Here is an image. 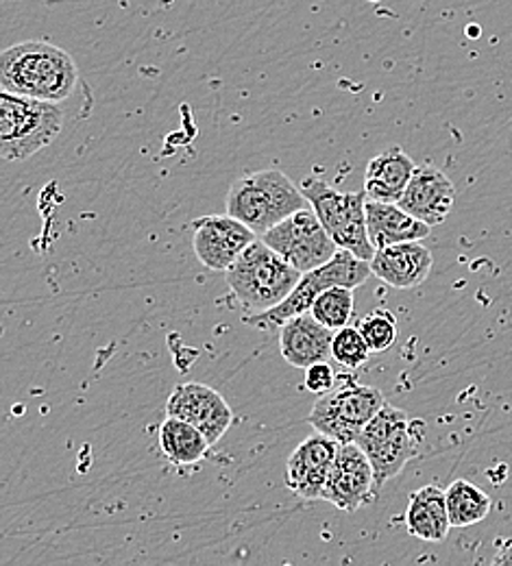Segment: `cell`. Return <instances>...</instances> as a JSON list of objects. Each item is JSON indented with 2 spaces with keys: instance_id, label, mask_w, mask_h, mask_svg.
Wrapping results in <instances>:
<instances>
[{
  "instance_id": "obj_1",
  "label": "cell",
  "mask_w": 512,
  "mask_h": 566,
  "mask_svg": "<svg viewBox=\"0 0 512 566\" xmlns=\"http://www.w3.org/2000/svg\"><path fill=\"white\" fill-rule=\"evenodd\" d=\"M79 72L73 57L49 42H20L0 53V87L49 103L73 94Z\"/></svg>"
},
{
  "instance_id": "obj_2",
  "label": "cell",
  "mask_w": 512,
  "mask_h": 566,
  "mask_svg": "<svg viewBox=\"0 0 512 566\" xmlns=\"http://www.w3.org/2000/svg\"><path fill=\"white\" fill-rule=\"evenodd\" d=\"M224 206L227 213L244 222L255 235H262L310 203L289 175L271 168L238 177L227 192Z\"/></svg>"
},
{
  "instance_id": "obj_3",
  "label": "cell",
  "mask_w": 512,
  "mask_h": 566,
  "mask_svg": "<svg viewBox=\"0 0 512 566\" xmlns=\"http://www.w3.org/2000/svg\"><path fill=\"white\" fill-rule=\"evenodd\" d=\"M224 273L231 294L251 314L280 305L303 275L262 238H255Z\"/></svg>"
},
{
  "instance_id": "obj_4",
  "label": "cell",
  "mask_w": 512,
  "mask_h": 566,
  "mask_svg": "<svg viewBox=\"0 0 512 566\" xmlns=\"http://www.w3.org/2000/svg\"><path fill=\"white\" fill-rule=\"evenodd\" d=\"M424 440L426 423L421 419H410L404 410L384 403L363 427L356 444L365 451L373 467L375 486L382 489L419 455Z\"/></svg>"
},
{
  "instance_id": "obj_5",
  "label": "cell",
  "mask_w": 512,
  "mask_h": 566,
  "mask_svg": "<svg viewBox=\"0 0 512 566\" xmlns=\"http://www.w3.org/2000/svg\"><path fill=\"white\" fill-rule=\"evenodd\" d=\"M64 127L58 103L29 98L0 87V159L22 161L46 148Z\"/></svg>"
},
{
  "instance_id": "obj_6",
  "label": "cell",
  "mask_w": 512,
  "mask_h": 566,
  "mask_svg": "<svg viewBox=\"0 0 512 566\" xmlns=\"http://www.w3.org/2000/svg\"><path fill=\"white\" fill-rule=\"evenodd\" d=\"M370 275H373L370 262L356 258L352 251L338 249L330 262H325L323 266H318L314 271L303 273L301 280L294 285L293 292L280 305H275L267 312H260V314H249L244 318V323L249 327L264 329V332L280 329L289 318H293L296 314H303V312H310L316 296L321 292H325L327 287H334V285L358 287L366 283Z\"/></svg>"
},
{
  "instance_id": "obj_7",
  "label": "cell",
  "mask_w": 512,
  "mask_h": 566,
  "mask_svg": "<svg viewBox=\"0 0 512 566\" xmlns=\"http://www.w3.org/2000/svg\"><path fill=\"white\" fill-rule=\"evenodd\" d=\"M299 188L336 247L370 262L375 247L370 244L366 231L365 190L338 192L327 181L316 177H305Z\"/></svg>"
},
{
  "instance_id": "obj_8",
  "label": "cell",
  "mask_w": 512,
  "mask_h": 566,
  "mask_svg": "<svg viewBox=\"0 0 512 566\" xmlns=\"http://www.w3.org/2000/svg\"><path fill=\"white\" fill-rule=\"evenodd\" d=\"M384 403L379 388L363 386L352 375H345L336 377L334 388L316 399L307 421L316 431L338 442H356L363 427Z\"/></svg>"
},
{
  "instance_id": "obj_9",
  "label": "cell",
  "mask_w": 512,
  "mask_h": 566,
  "mask_svg": "<svg viewBox=\"0 0 512 566\" xmlns=\"http://www.w3.org/2000/svg\"><path fill=\"white\" fill-rule=\"evenodd\" d=\"M260 238L299 273H307L323 266L338 251L336 242L330 238V233L325 231L318 216L310 206L291 213Z\"/></svg>"
},
{
  "instance_id": "obj_10",
  "label": "cell",
  "mask_w": 512,
  "mask_h": 566,
  "mask_svg": "<svg viewBox=\"0 0 512 566\" xmlns=\"http://www.w3.org/2000/svg\"><path fill=\"white\" fill-rule=\"evenodd\" d=\"M377 495L375 473L356 442H341L321 499L341 512H356Z\"/></svg>"
},
{
  "instance_id": "obj_11",
  "label": "cell",
  "mask_w": 512,
  "mask_h": 566,
  "mask_svg": "<svg viewBox=\"0 0 512 566\" xmlns=\"http://www.w3.org/2000/svg\"><path fill=\"white\" fill-rule=\"evenodd\" d=\"M258 235L231 213L203 216L192 222L195 255L208 271H227Z\"/></svg>"
},
{
  "instance_id": "obj_12",
  "label": "cell",
  "mask_w": 512,
  "mask_h": 566,
  "mask_svg": "<svg viewBox=\"0 0 512 566\" xmlns=\"http://www.w3.org/2000/svg\"><path fill=\"white\" fill-rule=\"evenodd\" d=\"M166 415L195 424L210 444H217L231 427V408L219 390L197 381L181 384L170 392Z\"/></svg>"
},
{
  "instance_id": "obj_13",
  "label": "cell",
  "mask_w": 512,
  "mask_h": 566,
  "mask_svg": "<svg viewBox=\"0 0 512 566\" xmlns=\"http://www.w3.org/2000/svg\"><path fill=\"white\" fill-rule=\"evenodd\" d=\"M341 442L316 431L296 444L286 462V486L305 501L323 495Z\"/></svg>"
},
{
  "instance_id": "obj_14",
  "label": "cell",
  "mask_w": 512,
  "mask_h": 566,
  "mask_svg": "<svg viewBox=\"0 0 512 566\" xmlns=\"http://www.w3.org/2000/svg\"><path fill=\"white\" fill-rule=\"evenodd\" d=\"M456 201V188L451 179L432 164L415 166L412 177L397 201L401 210L417 220L437 227L447 220Z\"/></svg>"
},
{
  "instance_id": "obj_15",
  "label": "cell",
  "mask_w": 512,
  "mask_h": 566,
  "mask_svg": "<svg viewBox=\"0 0 512 566\" xmlns=\"http://www.w3.org/2000/svg\"><path fill=\"white\" fill-rule=\"evenodd\" d=\"M432 266L435 258L421 240L377 249L370 260V273L379 282L397 290H412L421 285L430 277Z\"/></svg>"
},
{
  "instance_id": "obj_16",
  "label": "cell",
  "mask_w": 512,
  "mask_h": 566,
  "mask_svg": "<svg viewBox=\"0 0 512 566\" xmlns=\"http://www.w3.org/2000/svg\"><path fill=\"white\" fill-rule=\"evenodd\" d=\"M334 329L318 323L310 312L296 314L280 327V352L294 368H307L332 357Z\"/></svg>"
},
{
  "instance_id": "obj_17",
  "label": "cell",
  "mask_w": 512,
  "mask_h": 566,
  "mask_svg": "<svg viewBox=\"0 0 512 566\" xmlns=\"http://www.w3.org/2000/svg\"><path fill=\"white\" fill-rule=\"evenodd\" d=\"M415 161L399 146H388L366 164L365 195L370 201L397 203L412 177Z\"/></svg>"
},
{
  "instance_id": "obj_18",
  "label": "cell",
  "mask_w": 512,
  "mask_h": 566,
  "mask_svg": "<svg viewBox=\"0 0 512 566\" xmlns=\"http://www.w3.org/2000/svg\"><path fill=\"white\" fill-rule=\"evenodd\" d=\"M365 212L368 240L375 247V251L399 242L424 240L432 231L430 224L401 210L399 203H382L366 199Z\"/></svg>"
},
{
  "instance_id": "obj_19",
  "label": "cell",
  "mask_w": 512,
  "mask_h": 566,
  "mask_svg": "<svg viewBox=\"0 0 512 566\" xmlns=\"http://www.w3.org/2000/svg\"><path fill=\"white\" fill-rule=\"evenodd\" d=\"M404 521L415 538L442 543L451 530L445 491H440L439 486H424L415 491L408 501Z\"/></svg>"
},
{
  "instance_id": "obj_20",
  "label": "cell",
  "mask_w": 512,
  "mask_h": 566,
  "mask_svg": "<svg viewBox=\"0 0 512 566\" xmlns=\"http://www.w3.org/2000/svg\"><path fill=\"white\" fill-rule=\"evenodd\" d=\"M208 438L195 427L181 419L168 417L159 427V449L177 467H190L206 458L210 451Z\"/></svg>"
},
{
  "instance_id": "obj_21",
  "label": "cell",
  "mask_w": 512,
  "mask_h": 566,
  "mask_svg": "<svg viewBox=\"0 0 512 566\" xmlns=\"http://www.w3.org/2000/svg\"><path fill=\"white\" fill-rule=\"evenodd\" d=\"M451 527H469L484 521L491 512V496L467 480H453L445 491Z\"/></svg>"
},
{
  "instance_id": "obj_22",
  "label": "cell",
  "mask_w": 512,
  "mask_h": 566,
  "mask_svg": "<svg viewBox=\"0 0 512 566\" xmlns=\"http://www.w3.org/2000/svg\"><path fill=\"white\" fill-rule=\"evenodd\" d=\"M354 303H356L354 287L334 285L316 296V301L310 307V314L318 323H323L325 327L336 332V329L349 325V321L354 316Z\"/></svg>"
},
{
  "instance_id": "obj_23",
  "label": "cell",
  "mask_w": 512,
  "mask_h": 566,
  "mask_svg": "<svg viewBox=\"0 0 512 566\" xmlns=\"http://www.w3.org/2000/svg\"><path fill=\"white\" fill-rule=\"evenodd\" d=\"M358 329L373 354L388 352L397 340V318L388 310L368 312L358 321Z\"/></svg>"
},
{
  "instance_id": "obj_24",
  "label": "cell",
  "mask_w": 512,
  "mask_h": 566,
  "mask_svg": "<svg viewBox=\"0 0 512 566\" xmlns=\"http://www.w3.org/2000/svg\"><path fill=\"white\" fill-rule=\"evenodd\" d=\"M370 347L366 345L365 336L358 327H341L334 332L332 340V357L345 368H361L370 357Z\"/></svg>"
},
{
  "instance_id": "obj_25",
  "label": "cell",
  "mask_w": 512,
  "mask_h": 566,
  "mask_svg": "<svg viewBox=\"0 0 512 566\" xmlns=\"http://www.w3.org/2000/svg\"><path fill=\"white\" fill-rule=\"evenodd\" d=\"M336 384V373L327 361H316L305 368V388L316 397L332 390Z\"/></svg>"
},
{
  "instance_id": "obj_26",
  "label": "cell",
  "mask_w": 512,
  "mask_h": 566,
  "mask_svg": "<svg viewBox=\"0 0 512 566\" xmlns=\"http://www.w3.org/2000/svg\"><path fill=\"white\" fill-rule=\"evenodd\" d=\"M495 565H512V538L500 545V552L493 558Z\"/></svg>"
}]
</instances>
